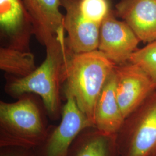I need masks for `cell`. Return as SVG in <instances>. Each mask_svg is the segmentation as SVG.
Returning <instances> with one entry per match:
<instances>
[{"label": "cell", "instance_id": "obj_1", "mask_svg": "<svg viewBox=\"0 0 156 156\" xmlns=\"http://www.w3.org/2000/svg\"><path fill=\"white\" fill-rule=\"evenodd\" d=\"M65 31L46 45L44 62L27 76L12 77L5 85L6 93L20 98L28 93L40 96L48 114L56 120L60 112V91L67 73V64L72 50L67 45Z\"/></svg>", "mask_w": 156, "mask_h": 156}, {"label": "cell", "instance_id": "obj_2", "mask_svg": "<svg viewBox=\"0 0 156 156\" xmlns=\"http://www.w3.org/2000/svg\"><path fill=\"white\" fill-rule=\"evenodd\" d=\"M116 66L98 50L82 53L72 51L69 56L64 93L73 95L93 124L97 101Z\"/></svg>", "mask_w": 156, "mask_h": 156}, {"label": "cell", "instance_id": "obj_3", "mask_svg": "<svg viewBox=\"0 0 156 156\" xmlns=\"http://www.w3.org/2000/svg\"><path fill=\"white\" fill-rule=\"evenodd\" d=\"M15 102L0 101V147H18L35 151L49 131L39 106L24 95Z\"/></svg>", "mask_w": 156, "mask_h": 156}, {"label": "cell", "instance_id": "obj_4", "mask_svg": "<svg viewBox=\"0 0 156 156\" xmlns=\"http://www.w3.org/2000/svg\"><path fill=\"white\" fill-rule=\"evenodd\" d=\"M133 120L124 123L117 143L122 156H151L156 152V91L138 108Z\"/></svg>", "mask_w": 156, "mask_h": 156}, {"label": "cell", "instance_id": "obj_5", "mask_svg": "<svg viewBox=\"0 0 156 156\" xmlns=\"http://www.w3.org/2000/svg\"><path fill=\"white\" fill-rule=\"evenodd\" d=\"M64 95L66 102L62 109L60 123L57 126L50 127L44 142L35 151L37 156H68L78 135L85 129L94 127L73 95Z\"/></svg>", "mask_w": 156, "mask_h": 156}, {"label": "cell", "instance_id": "obj_6", "mask_svg": "<svg viewBox=\"0 0 156 156\" xmlns=\"http://www.w3.org/2000/svg\"><path fill=\"white\" fill-rule=\"evenodd\" d=\"M115 72L117 101L126 119L142 105L156 87L146 73L131 62L116 65Z\"/></svg>", "mask_w": 156, "mask_h": 156}, {"label": "cell", "instance_id": "obj_7", "mask_svg": "<svg viewBox=\"0 0 156 156\" xmlns=\"http://www.w3.org/2000/svg\"><path fill=\"white\" fill-rule=\"evenodd\" d=\"M140 41L128 24L111 11L101 25L98 50L116 65L129 62Z\"/></svg>", "mask_w": 156, "mask_h": 156}, {"label": "cell", "instance_id": "obj_8", "mask_svg": "<svg viewBox=\"0 0 156 156\" xmlns=\"http://www.w3.org/2000/svg\"><path fill=\"white\" fill-rule=\"evenodd\" d=\"M66 11L64 27L68 34L67 45L75 53L98 50L100 25L86 19L79 8V0H61Z\"/></svg>", "mask_w": 156, "mask_h": 156}, {"label": "cell", "instance_id": "obj_9", "mask_svg": "<svg viewBox=\"0 0 156 156\" xmlns=\"http://www.w3.org/2000/svg\"><path fill=\"white\" fill-rule=\"evenodd\" d=\"M1 34L11 47L29 51L33 25L22 0H0Z\"/></svg>", "mask_w": 156, "mask_h": 156}, {"label": "cell", "instance_id": "obj_10", "mask_svg": "<svg viewBox=\"0 0 156 156\" xmlns=\"http://www.w3.org/2000/svg\"><path fill=\"white\" fill-rule=\"evenodd\" d=\"M33 25L34 35L44 46L65 31L61 0H23Z\"/></svg>", "mask_w": 156, "mask_h": 156}, {"label": "cell", "instance_id": "obj_11", "mask_svg": "<svg viewBox=\"0 0 156 156\" xmlns=\"http://www.w3.org/2000/svg\"><path fill=\"white\" fill-rule=\"evenodd\" d=\"M115 13L140 41H156V0H120L116 5Z\"/></svg>", "mask_w": 156, "mask_h": 156}, {"label": "cell", "instance_id": "obj_12", "mask_svg": "<svg viewBox=\"0 0 156 156\" xmlns=\"http://www.w3.org/2000/svg\"><path fill=\"white\" fill-rule=\"evenodd\" d=\"M116 76L114 70L108 78L95 106L94 127L103 134L117 135L125 122L117 101Z\"/></svg>", "mask_w": 156, "mask_h": 156}, {"label": "cell", "instance_id": "obj_13", "mask_svg": "<svg viewBox=\"0 0 156 156\" xmlns=\"http://www.w3.org/2000/svg\"><path fill=\"white\" fill-rule=\"evenodd\" d=\"M116 136L103 134L94 127L86 128L74 140L68 156H115Z\"/></svg>", "mask_w": 156, "mask_h": 156}, {"label": "cell", "instance_id": "obj_14", "mask_svg": "<svg viewBox=\"0 0 156 156\" xmlns=\"http://www.w3.org/2000/svg\"><path fill=\"white\" fill-rule=\"evenodd\" d=\"M35 57L30 51L8 46L0 49V68L19 78L27 76L35 70Z\"/></svg>", "mask_w": 156, "mask_h": 156}, {"label": "cell", "instance_id": "obj_15", "mask_svg": "<svg viewBox=\"0 0 156 156\" xmlns=\"http://www.w3.org/2000/svg\"><path fill=\"white\" fill-rule=\"evenodd\" d=\"M129 62L140 67L156 87V41L149 43L145 47L134 51Z\"/></svg>", "mask_w": 156, "mask_h": 156}, {"label": "cell", "instance_id": "obj_16", "mask_svg": "<svg viewBox=\"0 0 156 156\" xmlns=\"http://www.w3.org/2000/svg\"><path fill=\"white\" fill-rule=\"evenodd\" d=\"M79 8L86 19L100 26L111 11L108 0H79Z\"/></svg>", "mask_w": 156, "mask_h": 156}, {"label": "cell", "instance_id": "obj_17", "mask_svg": "<svg viewBox=\"0 0 156 156\" xmlns=\"http://www.w3.org/2000/svg\"><path fill=\"white\" fill-rule=\"evenodd\" d=\"M35 151L18 147H1L0 156H34Z\"/></svg>", "mask_w": 156, "mask_h": 156}, {"label": "cell", "instance_id": "obj_18", "mask_svg": "<svg viewBox=\"0 0 156 156\" xmlns=\"http://www.w3.org/2000/svg\"><path fill=\"white\" fill-rule=\"evenodd\" d=\"M36 156V154H35V156Z\"/></svg>", "mask_w": 156, "mask_h": 156}, {"label": "cell", "instance_id": "obj_19", "mask_svg": "<svg viewBox=\"0 0 156 156\" xmlns=\"http://www.w3.org/2000/svg\"><path fill=\"white\" fill-rule=\"evenodd\" d=\"M155 156V155H154V156Z\"/></svg>", "mask_w": 156, "mask_h": 156}]
</instances>
